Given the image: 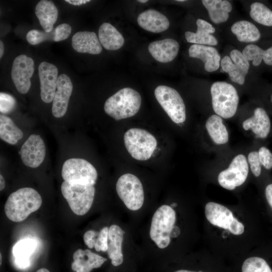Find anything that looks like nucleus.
I'll return each instance as SVG.
<instances>
[{"label": "nucleus", "instance_id": "1", "mask_svg": "<svg viewBox=\"0 0 272 272\" xmlns=\"http://www.w3.org/2000/svg\"><path fill=\"white\" fill-rule=\"evenodd\" d=\"M42 202L41 195L35 189L30 187L21 188L8 197L5 205V214L12 221L22 222L38 210Z\"/></svg>", "mask_w": 272, "mask_h": 272}, {"label": "nucleus", "instance_id": "2", "mask_svg": "<svg viewBox=\"0 0 272 272\" xmlns=\"http://www.w3.org/2000/svg\"><path fill=\"white\" fill-rule=\"evenodd\" d=\"M142 98L135 90L129 87L121 89L106 101L104 109L116 120L132 117L140 109Z\"/></svg>", "mask_w": 272, "mask_h": 272}, {"label": "nucleus", "instance_id": "3", "mask_svg": "<svg viewBox=\"0 0 272 272\" xmlns=\"http://www.w3.org/2000/svg\"><path fill=\"white\" fill-rule=\"evenodd\" d=\"M212 106L217 115L229 118L236 112L239 97L234 87L226 82H214L211 87Z\"/></svg>", "mask_w": 272, "mask_h": 272}, {"label": "nucleus", "instance_id": "4", "mask_svg": "<svg viewBox=\"0 0 272 272\" xmlns=\"http://www.w3.org/2000/svg\"><path fill=\"white\" fill-rule=\"evenodd\" d=\"M61 191L73 213L83 216L88 212L92 205L95 189L94 185L64 181L61 185Z\"/></svg>", "mask_w": 272, "mask_h": 272}, {"label": "nucleus", "instance_id": "5", "mask_svg": "<svg viewBox=\"0 0 272 272\" xmlns=\"http://www.w3.org/2000/svg\"><path fill=\"white\" fill-rule=\"evenodd\" d=\"M123 140L130 156L140 161L149 159L157 145V140L153 134L139 128L129 129L124 133Z\"/></svg>", "mask_w": 272, "mask_h": 272}, {"label": "nucleus", "instance_id": "6", "mask_svg": "<svg viewBox=\"0 0 272 272\" xmlns=\"http://www.w3.org/2000/svg\"><path fill=\"white\" fill-rule=\"evenodd\" d=\"M176 221V214L173 208L162 205L155 212L151 222L150 235L157 246L163 249L170 242V234Z\"/></svg>", "mask_w": 272, "mask_h": 272}, {"label": "nucleus", "instance_id": "7", "mask_svg": "<svg viewBox=\"0 0 272 272\" xmlns=\"http://www.w3.org/2000/svg\"><path fill=\"white\" fill-rule=\"evenodd\" d=\"M117 193L126 207L130 210L137 211L144 201L143 187L136 176L126 173L121 176L116 184Z\"/></svg>", "mask_w": 272, "mask_h": 272}, {"label": "nucleus", "instance_id": "8", "mask_svg": "<svg viewBox=\"0 0 272 272\" xmlns=\"http://www.w3.org/2000/svg\"><path fill=\"white\" fill-rule=\"evenodd\" d=\"M61 175L64 181L69 182L94 185L98 174L95 168L88 161L71 158L64 162Z\"/></svg>", "mask_w": 272, "mask_h": 272}, {"label": "nucleus", "instance_id": "9", "mask_svg": "<svg viewBox=\"0 0 272 272\" xmlns=\"http://www.w3.org/2000/svg\"><path fill=\"white\" fill-rule=\"evenodd\" d=\"M154 93L160 105L174 122L180 123L185 121V106L176 90L169 86L160 85L155 89Z\"/></svg>", "mask_w": 272, "mask_h": 272}, {"label": "nucleus", "instance_id": "10", "mask_svg": "<svg viewBox=\"0 0 272 272\" xmlns=\"http://www.w3.org/2000/svg\"><path fill=\"white\" fill-rule=\"evenodd\" d=\"M248 173V166L243 155L236 156L229 167L221 171L218 177L220 185L228 190H233L242 185L246 180Z\"/></svg>", "mask_w": 272, "mask_h": 272}, {"label": "nucleus", "instance_id": "11", "mask_svg": "<svg viewBox=\"0 0 272 272\" xmlns=\"http://www.w3.org/2000/svg\"><path fill=\"white\" fill-rule=\"evenodd\" d=\"M34 71V62L32 58L25 54H21L14 60L11 71V77L17 90L21 94H26L31 83L30 79Z\"/></svg>", "mask_w": 272, "mask_h": 272}, {"label": "nucleus", "instance_id": "12", "mask_svg": "<svg viewBox=\"0 0 272 272\" xmlns=\"http://www.w3.org/2000/svg\"><path fill=\"white\" fill-rule=\"evenodd\" d=\"M23 163L31 168H37L43 162L46 154L44 142L39 135H30L19 152Z\"/></svg>", "mask_w": 272, "mask_h": 272}, {"label": "nucleus", "instance_id": "13", "mask_svg": "<svg viewBox=\"0 0 272 272\" xmlns=\"http://www.w3.org/2000/svg\"><path fill=\"white\" fill-rule=\"evenodd\" d=\"M38 74L41 99L45 103H50L53 101L56 90L57 68L51 63L43 61L39 65Z\"/></svg>", "mask_w": 272, "mask_h": 272}, {"label": "nucleus", "instance_id": "14", "mask_svg": "<svg viewBox=\"0 0 272 272\" xmlns=\"http://www.w3.org/2000/svg\"><path fill=\"white\" fill-rule=\"evenodd\" d=\"M73 88L71 79L67 75L62 74L58 76L52 106V113L55 117L60 118L65 114Z\"/></svg>", "mask_w": 272, "mask_h": 272}, {"label": "nucleus", "instance_id": "15", "mask_svg": "<svg viewBox=\"0 0 272 272\" xmlns=\"http://www.w3.org/2000/svg\"><path fill=\"white\" fill-rule=\"evenodd\" d=\"M188 53L190 57L201 60L208 72H215L220 66V55L213 46L193 44L189 48Z\"/></svg>", "mask_w": 272, "mask_h": 272}, {"label": "nucleus", "instance_id": "16", "mask_svg": "<svg viewBox=\"0 0 272 272\" xmlns=\"http://www.w3.org/2000/svg\"><path fill=\"white\" fill-rule=\"evenodd\" d=\"M179 49L178 42L172 38H166L151 42L148 50L158 61L167 63L172 61L177 55Z\"/></svg>", "mask_w": 272, "mask_h": 272}, {"label": "nucleus", "instance_id": "17", "mask_svg": "<svg viewBox=\"0 0 272 272\" xmlns=\"http://www.w3.org/2000/svg\"><path fill=\"white\" fill-rule=\"evenodd\" d=\"M74 261L71 268L76 272H90L93 268L100 267L107 259L89 249H77L73 254Z\"/></svg>", "mask_w": 272, "mask_h": 272}, {"label": "nucleus", "instance_id": "18", "mask_svg": "<svg viewBox=\"0 0 272 272\" xmlns=\"http://www.w3.org/2000/svg\"><path fill=\"white\" fill-rule=\"evenodd\" d=\"M74 49L80 53L98 54L102 50V45L95 33L90 31H79L72 39Z\"/></svg>", "mask_w": 272, "mask_h": 272}, {"label": "nucleus", "instance_id": "19", "mask_svg": "<svg viewBox=\"0 0 272 272\" xmlns=\"http://www.w3.org/2000/svg\"><path fill=\"white\" fill-rule=\"evenodd\" d=\"M137 22L141 27L153 33L164 31L170 25L168 18L164 14L153 9H149L140 14Z\"/></svg>", "mask_w": 272, "mask_h": 272}, {"label": "nucleus", "instance_id": "20", "mask_svg": "<svg viewBox=\"0 0 272 272\" xmlns=\"http://www.w3.org/2000/svg\"><path fill=\"white\" fill-rule=\"evenodd\" d=\"M197 30L195 33L186 31L184 35L188 42L194 44L208 46H215L218 44V40L212 34L216 30L213 25L207 21L198 19L196 20Z\"/></svg>", "mask_w": 272, "mask_h": 272}, {"label": "nucleus", "instance_id": "21", "mask_svg": "<svg viewBox=\"0 0 272 272\" xmlns=\"http://www.w3.org/2000/svg\"><path fill=\"white\" fill-rule=\"evenodd\" d=\"M205 215L207 220L212 224L227 230H229L235 219L229 209L214 202H209L206 204Z\"/></svg>", "mask_w": 272, "mask_h": 272}, {"label": "nucleus", "instance_id": "22", "mask_svg": "<svg viewBox=\"0 0 272 272\" xmlns=\"http://www.w3.org/2000/svg\"><path fill=\"white\" fill-rule=\"evenodd\" d=\"M242 126L246 130L252 129L257 138H265L270 131V122L266 111L257 107L253 116L243 121Z\"/></svg>", "mask_w": 272, "mask_h": 272}, {"label": "nucleus", "instance_id": "23", "mask_svg": "<svg viewBox=\"0 0 272 272\" xmlns=\"http://www.w3.org/2000/svg\"><path fill=\"white\" fill-rule=\"evenodd\" d=\"M124 232L117 225H112L109 228L108 249L109 258L113 265H120L123 260L121 246Z\"/></svg>", "mask_w": 272, "mask_h": 272}, {"label": "nucleus", "instance_id": "24", "mask_svg": "<svg viewBox=\"0 0 272 272\" xmlns=\"http://www.w3.org/2000/svg\"><path fill=\"white\" fill-rule=\"evenodd\" d=\"M35 14L44 31L50 32L58 17V10L51 1L41 0L36 6Z\"/></svg>", "mask_w": 272, "mask_h": 272}, {"label": "nucleus", "instance_id": "25", "mask_svg": "<svg viewBox=\"0 0 272 272\" xmlns=\"http://www.w3.org/2000/svg\"><path fill=\"white\" fill-rule=\"evenodd\" d=\"M98 35L101 45L107 50L119 49L124 43L122 34L109 23H104L100 26Z\"/></svg>", "mask_w": 272, "mask_h": 272}, {"label": "nucleus", "instance_id": "26", "mask_svg": "<svg viewBox=\"0 0 272 272\" xmlns=\"http://www.w3.org/2000/svg\"><path fill=\"white\" fill-rule=\"evenodd\" d=\"M34 239L26 238L17 242L13 247V253L16 265L20 268H26L30 265V257L36 248Z\"/></svg>", "mask_w": 272, "mask_h": 272}, {"label": "nucleus", "instance_id": "27", "mask_svg": "<svg viewBox=\"0 0 272 272\" xmlns=\"http://www.w3.org/2000/svg\"><path fill=\"white\" fill-rule=\"evenodd\" d=\"M201 2L207 10L211 20L215 24L227 21L232 10V6L228 1L202 0Z\"/></svg>", "mask_w": 272, "mask_h": 272}, {"label": "nucleus", "instance_id": "28", "mask_svg": "<svg viewBox=\"0 0 272 272\" xmlns=\"http://www.w3.org/2000/svg\"><path fill=\"white\" fill-rule=\"evenodd\" d=\"M232 32L238 41L249 43L258 41L261 34L256 26L250 22L245 20L235 22L231 27Z\"/></svg>", "mask_w": 272, "mask_h": 272}, {"label": "nucleus", "instance_id": "29", "mask_svg": "<svg viewBox=\"0 0 272 272\" xmlns=\"http://www.w3.org/2000/svg\"><path fill=\"white\" fill-rule=\"evenodd\" d=\"M206 127L209 135L216 144H224L228 141L227 130L220 116L217 114L211 115L206 121Z\"/></svg>", "mask_w": 272, "mask_h": 272}, {"label": "nucleus", "instance_id": "30", "mask_svg": "<svg viewBox=\"0 0 272 272\" xmlns=\"http://www.w3.org/2000/svg\"><path fill=\"white\" fill-rule=\"evenodd\" d=\"M23 137L22 131L9 117L0 116V138L11 145H16Z\"/></svg>", "mask_w": 272, "mask_h": 272}, {"label": "nucleus", "instance_id": "31", "mask_svg": "<svg viewBox=\"0 0 272 272\" xmlns=\"http://www.w3.org/2000/svg\"><path fill=\"white\" fill-rule=\"evenodd\" d=\"M242 53L248 60H252V64L257 66L262 60L268 65H272V46L263 50L259 46L249 44L242 50Z\"/></svg>", "mask_w": 272, "mask_h": 272}, {"label": "nucleus", "instance_id": "32", "mask_svg": "<svg viewBox=\"0 0 272 272\" xmlns=\"http://www.w3.org/2000/svg\"><path fill=\"white\" fill-rule=\"evenodd\" d=\"M108 232L109 228L107 227L103 228L100 232L89 230L84 235V241L89 248L95 247L98 252L107 251Z\"/></svg>", "mask_w": 272, "mask_h": 272}, {"label": "nucleus", "instance_id": "33", "mask_svg": "<svg viewBox=\"0 0 272 272\" xmlns=\"http://www.w3.org/2000/svg\"><path fill=\"white\" fill-rule=\"evenodd\" d=\"M251 18L256 22L266 26H272V11L260 2H254L250 5Z\"/></svg>", "mask_w": 272, "mask_h": 272}, {"label": "nucleus", "instance_id": "34", "mask_svg": "<svg viewBox=\"0 0 272 272\" xmlns=\"http://www.w3.org/2000/svg\"><path fill=\"white\" fill-rule=\"evenodd\" d=\"M220 65L222 71L227 73L232 82L241 85L244 84L246 75L233 62L229 56H224L220 61Z\"/></svg>", "mask_w": 272, "mask_h": 272}, {"label": "nucleus", "instance_id": "35", "mask_svg": "<svg viewBox=\"0 0 272 272\" xmlns=\"http://www.w3.org/2000/svg\"><path fill=\"white\" fill-rule=\"evenodd\" d=\"M242 272H272L267 262L259 257H250L243 262Z\"/></svg>", "mask_w": 272, "mask_h": 272}, {"label": "nucleus", "instance_id": "36", "mask_svg": "<svg viewBox=\"0 0 272 272\" xmlns=\"http://www.w3.org/2000/svg\"><path fill=\"white\" fill-rule=\"evenodd\" d=\"M26 39L31 45H37L45 41H54V29L50 32L33 29L29 31L26 34Z\"/></svg>", "mask_w": 272, "mask_h": 272}, {"label": "nucleus", "instance_id": "37", "mask_svg": "<svg viewBox=\"0 0 272 272\" xmlns=\"http://www.w3.org/2000/svg\"><path fill=\"white\" fill-rule=\"evenodd\" d=\"M17 101L12 95L6 93H0V112L4 114L12 112L16 108Z\"/></svg>", "mask_w": 272, "mask_h": 272}, {"label": "nucleus", "instance_id": "38", "mask_svg": "<svg viewBox=\"0 0 272 272\" xmlns=\"http://www.w3.org/2000/svg\"><path fill=\"white\" fill-rule=\"evenodd\" d=\"M230 57L233 62L236 64L241 71L247 75L250 64L249 60L243 54L242 52L238 49H233L230 53Z\"/></svg>", "mask_w": 272, "mask_h": 272}, {"label": "nucleus", "instance_id": "39", "mask_svg": "<svg viewBox=\"0 0 272 272\" xmlns=\"http://www.w3.org/2000/svg\"><path fill=\"white\" fill-rule=\"evenodd\" d=\"M248 160L253 175L256 177L259 176L261 173V164L259 159L258 152H250L248 156Z\"/></svg>", "mask_w": 272, "mask_h": 272}, {"label": "nucleus", "instance_id": "40", "mask_svg": "<svg viewBox=\"0 0 272 272\" xmlns=\"http://www.w3.org/2000/svg\"><path fill=\"white\" fill-rule=\"evenodd\" d=\"M71 26L66 23H62L54 28V41L58 42L66 39L71 34Z\"/></svg>", "mask_w": 272, "mask_h": 272}, {"label": "nucleus", "instance_id": "41", "mask_svg": "<svg viewBox=\"0 0 272 272\" xmlns=\"http://www.w3.org/2000/svg\"><path fill=\"white\" fill-rule=\"evenodd\" d=\"M259 157L261 165L265 168L270 169L272 168V154L266 148L261 147L258 151Z\"/></svg>", "mask_w": 272, "mask_h": 272}, {"label": "nucleus", "instance_id": "42", "mask_svg": "<svg viewBox=\"0 0 272 272\" xmlns=\"http://www.w3.org/2000/svg\"><path fill=\"white\" fill-rule=\"evenodd\" d=\"M228 230L234 235H239L243 233L244 227L241 223L239 222L237 219L235 218Z\"/></svg>", "mask_w": 272, "mask_h": 272}, {"label": "nucleus", "instance_id": "43", "mask_svg": "<svg viewBox=\"0 0 272 272\" xmlns=\"http://www.w3.org/2000/svg\"><path fill=\"white\" fill-rule=\"evenodd\" d=\"M265 192L267 201L272 209V184H268L266 187Z\"/></svg>", "mask_w": 272, "mask_h": 272}, {"label": "nucleus", "instance_id": "44", "mask_svg": "<svg viewBox=\"0 0 272 272\" xmlns=\"http://www.w3.org/2000/svg\"><path fill=\"white\" fill-rule=\"evenodd\" d=\"M64 1L71 5L77 6H81L91 2L90 0H65Z\"/></svg>", "mask_w": 272, "mask_h": 272}, {"label": "nucleus", "instance_id": "45", "mask_svg": "<svg viewBox=\"0 0 272 272\" xmlns=\"http://www.w3.org/2000/svg\"><path fill=\"white\" fill-rule=\"evenodd\" d=\"M179 228L177 227L174 226L171 231L170 237H175L179 235Z\"/></svg>", "mask_w": 272, "mask_h": 272}, {"label": "nucleus", "instance_id": "46", "mask_svg": "<svg viewBox=\"0 0 272 272\" xmlns=\"http://www.w3.org/2000/svg\"><path fill=\"white\" fill-rule=\"evenodd\" d=\"M5 187V181L3 176L0 175V190H3Z\"/></svg>", "mask_w": 272, "mask_h": 272}, {"label": "nucleus", "instance_id": "47", "mask_svg": "<svg viewBox=\"0 0 272 272\" xmlns=\"http://www.w3.org/2000/svg\"><path fill=\"white\" fill-rule=\"evenodd\" d=\"M4 52V45L3 42L0 41V58H2Z\"/></svg>", "mask_w": 272, "mask_h": 272}, {"label": "nucleus", "instance_id": "48", "mask_svg": "<svg viewBox=\"0 0 272 272\" xmlns=\"http://www.w3.org/2000/svg\"><path fill=\"white\" fill-rule=\"evenodd\" d=\"M174 272H203V271H191V270H186V269H180V270H176Z\"/></svg>", "mask_w": 272, "mask_h": 272}, {"label": "nucleus", "instance_id": "49", "mask_svg": "<svg viewBox=\"0 0 272 272\" xmlns=\"http://www.w3.org/2000/svg\"><path fill=\"white\" fill-rule=\"evenodd\" d=\"M36 272H50V271L46 268H42L37 270Z\"/></svg>", "mask_w": 272, "mask_h": 272}, {"label": "nucleus", "instance_id": "50", "mask_svg": "<svg viewBox=\"0 0 272 272\" xmlns=\"http://www.w3.org/2000/svg\"><path fill=\"white\" fill-rule=\"evenodd\" d=\"M138 2L142 3H145L148 2L147 0H139Z\"/></svg>", "mask_w": 272, "mask_h": 272}, {"label": "nucleus", "instance_id": "51", "mask_svg": "<svg viewBox=\"0 0 272 272\" xmlns=\"http://www.w3.org/2000/svg\"><path fill=\"white\" fill-rule=\"evenodd\" d=\"M176 205H177L176 203H173L171 204V207L172 208V207H173H173H175V206H176Z\"/></svg>", "mask_w": 272, "mask_h": 272}, {"label": "nucleus", "instance_id": "52", "mask_svg": "<svg viewBox=\"0 0 272 272\" xmlns=\"http://www.w3.org/2000/svg\"><path fill=\"white\" fill-rule=\"evenodd\" d=\"M176 1L177 2H184L185 1V0H177Z\"/></svg>", "mask_w": 272, "mask_h": 272}, {"label": "nucleus", "instance_id": "53", "mask_svg": "<svg viewBox=\"0 0 272 272\" xmlns=\"http://www.w3.org/2000/svg\"><path fill=\"white\" fill-rule=\"evenodd\" d=\"M270 101L272 102V94H271V95L270 96Z\"/></svg>", "mask_w": 272, "mask_h": 272}]
</instances>
